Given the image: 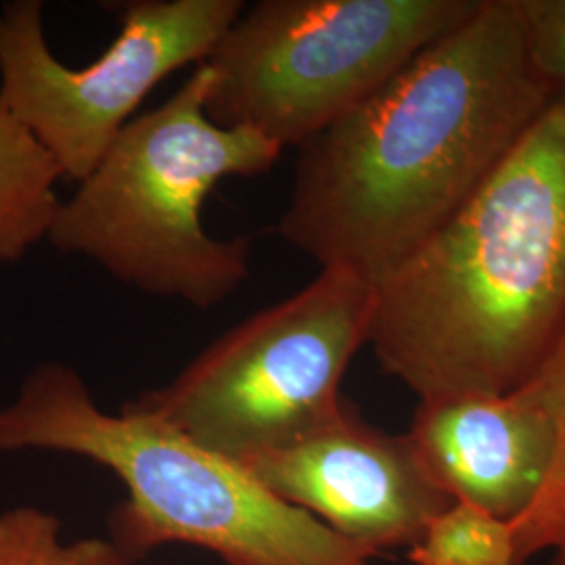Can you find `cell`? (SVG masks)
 Listing matches in <instances>:
<instances>
[{
	"mask_svg": "<svg viewBox=\"0 0 565 565\" xmlns=\"http://www.w3.org/2000/svg\"><path fill=\"white\" fill-rule=\"evenodd\" d=\"M562 88L539 70L520 0L478 9L300 147L277 231L377 285L445 226Z\"/></svg>",
	"mask_w": 565,
	"mask_h": 565,
	"instance_id": "6da1fadb",
	"label": "cell"
},
{
	"mask_svg": "<svg viewBox=\"0 0 565 565\" xmlns=\"http://www.w3.org/2000/svg\"><path fill=\"white\" fill-rule=\"evenodd\" d=\"M565 342V88L448 223L375 285L369 343L419 401L501 396Z\"/></svg>",
	"mask_w": 565,
	"mask_h": 565,
	"instance_id": "7a4b0ae2",
	"label": "cell"
},
{
	"mask_svg": "<svg viewBox=\"0 0 565 565\" xmlns=\"http://www.w3.org/2000/svg\"><path fill=\"white\" fill-rule=\"evenodd\" d=\"M18 450L109 469L128 494L114 515V543L132 562L170 543L200 546L226 565H373L377 557L156 417L126 404L105 413L67 364H39L0 408V452Z\"/></svg>",
	"mask_w": 565,
	"mask_h": 565,
	"instance_id": "3957f363",
	"label": "cell"
},
{
	"mask_svg": "<svg viewBox=\"0 0 565 565\" xmlns=\"http://www.w3.org/2000/svg\"><path fill=\"white\" fill-rule=\"evenodd\" d=\"M210 72L124 126L78 191L60 203L49 242L142 294L207 310L249 279V239H216L203 202L231 177H258L282 149L205 114Z\"/></svg>",
	"mask_w": 565,
	"mask_h": 565,
	"instance_id": "277c9868",
	"label": "cell"
},
{
	"mask_svg": "<svg viewBox=\"0 0 565 565\" xmlns=\"http://www.w3.org/2000/svg\"><path fill=\"white\" fill-rule=\"evenodd\" d=\"M375 285L345 268L252 315L126 406L242 465L342 415L340 385L369 343Z\"/></svg>",
	"mask_w": 565,
	"mask_h": 565,
	"instance_id": "5b68a950",
	"label": "cell"
},
{
	"mask_svg": "<svg viewBox=\"0 0 565 565\" xmlns=\"http://www.w3.org/2000/svg\"><path fill=\"white\" fill-rule=\"evenodd\" d=\"M480 0H263L203 61L205 114L302 147L467 20Z\"/></svg>",
	"mask_w": 565,
	"mask_h": 565,
	"instance_id": "8992f818",
	"label": "cell"
},
{
	"mask_svg": "<svg viewBox=\"0 0 565 565\" xmlns=\"http://www.w3.org/2000/svg\"><path fill=\"white\" fill-rule=\"evenodd\" d=\"M243 13L242 0H137L99 60L67 67L44 34L39 0L0 11V102L60 168L81 182L142 99L184 65H202Z\"/></svg>",
	"mask_w": 565,
	"mask_h": 565,
	"instance_id": "52a82bcc",
	"label": "cell"
},
{
	"mask_svg": "<svg viewBox=\"0 0 565 565\" xmlns=\"http://www.w3.org/2000/svg\"><path fill=\"white\" fill-rule=\"evenodd\" d=\"M239 467L282 503L373 555L415 545L427 522L452 503L406 434H385L350 406L312 434Z\"/></svg>",
	"mask_w": 565,
	"mask_h": 565,
	"instance_id": "ba28073f",
	"label": "cell"
},
{
	"mask_svg": "<svg viewBox=\"0 0 565 565\" xmlns=\"http://www.w3.org/2000/svg\"><path fill=\"white\" fill-rule=\"evenodd\" d=\"M541 375L501 396L419 401L406 438L450 501L513 522L534 501L553 452Z\"/></svg>",
	"mask_w": 565,
	"mask_h": 565,
	"instance_id": "9c48e42d",
	"label": "cell"
},
{
	"mask_svg": "<svg viewBox=\"0 0 565 565\" xmlns=\"http://www.w3.org/2000/svg\"><path fill=\"white\" fill-rule=\"evenodd\" d=\"M60 181V168L0 102V266L49 237Z\"/></svg>",
	"mask_w": 565,
	"mask_h": 565,
	"instance_id": "30bf717a",
	"label": "cell"
},
{
	"mask_svg": "<svg viewBox=\"0 0 565 565\" xmlns=\"http://www.w3.org/2000/svg\"><path fill=\"white\" fill-rule=\"evenodd\" d=\"M539 375L553 415V452L534 501L509 524L518 564L551 551L548 565H565V342Z\"/></svg>",
	"mask_w": 565,
	"mask_h": 565,
	"instance_id": "8fae6325",
	"label": "cell"
},
{
	"mask_svg": "<svg viewBox=\"0 0 565 565\" xmlns=\"http://www.w3.org/2000/svg\"><path fill=\"white\" fill-rule=\"evenodd\" d=\"M406 551L413 565H520L511 524L457 501L434 515Z\"/></svg>",
	"mask_w": 565,
	"mask_h": 565,
	"instance_id": "7c38bea8",
	"label": "cell"
},
{
	"mask_svg": "<svg viewBox=\"0 0 565 565\" xmlns=\"http://www.w3.org/2000/svg\"><path fill=\"white\" fill-rule=\"evenodd\" d=\"M0 565H135L114 541L63 536L60 518L39 507L0 513Z\"/></svg>",
	"mask_w": 565,
	"mask_h": 565,
	"instance_id": "4fadbf2b",
	"label": "cell"
},
{
	"mask_svg": "<svg viewBox=\"0 0 565 565\" xmlns=\"http://www.w3.org/2000/svg\"><path fill=\"white\" fill-rule=\"evenodd\" d=\"M539 70L565 88V0H520Z\"/></svg>",
	"mask_w": 565,
	"mask_h": 565,
	"instance_id": "5bb4252c",
	"label": "cell"
}]
</instances>
